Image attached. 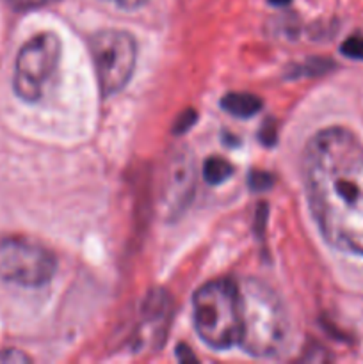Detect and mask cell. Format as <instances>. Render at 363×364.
Here are the masks:
<instances>
[{
	"mask_svg": "<svg viewBox=\"0 0 363 364\" xmlns=\"http://www.w3.org/2000/svg\"><path fill=\"white\" fill-rule=\"evenodd\" d=\"M310 212L324 240L363 258V148L352 132L331 127L302 155Z\"/></svg>",
	"mask_w": 363,
	"mask_h": 364,
	"instance_id": "cell-1",
	"label": "cell"
},
{
	"mask_svg": "<svg viewBox=\"0 0 363 364\" xmlns=\"http://www.w3.org/2000/svg\"><path fill=\"white\" fill-rule=\"evenodd\" d=\"M242 333L238 347L253 358H276L290 334L287 311L280 297L258 279L238 283Z\"/></svg>",
	"mask_w": 363,
	"mask_h": 364,
	"instance_id": "cell-2",
	"label": "cell"
},
{
	"mask_svg": "<svg viewBox=\"0 0 363 364\" xmlns=\"http://www.w3.org/2000/svg\"><path fill=\"white\" fill-rule=\"evenodd\" d=\"M194 327L209 347L224 350L238 345L242 333L238 283L216 279L203 284L192 299Z\"/></svg>",
	"mask_w": 363,
	"mask_h": 364,
	"instance_id": "cell-3",
	"label": "cell"
},
{
	"mask_svg": "<svg viewBox=\"0 0 363 364\" xmlns=\"http://www.w3.org/2000/svg\"><path fill=\"white\" fill-rule=\"evenodd\" d=\"M60 60V41L53 32H41L20 48L13 87L18 98L34 103L43 98Z\"/></svg>",
	"mask_w": 363,
	"mask_h": 364,
	"instance_id": "cell-4",
	"label": "cell"
},
{
	"mask_svg": "<svg viewBox=\"0 0 363 364\" xmlns=\"http://www.w3.org/2000/svg\"><path fill=\"white\" fill-rule=\"evenodd\" d=\"M96 77L103 96L120 92L130 80L137 60V45L132 34L116 28L96 32L89 41Z\"/></svg>",
	"mask_w": 363,
	"mask_h": 364,
	"instance_id": "cell-5",
	"label": "cell"
},
{
	"mask_svg": "<svg viewBox=\"0 0 363 364\" xmlns=\"http://www.w3.org/2000/svg\"><path fill=\"white\" fill-rule=\"evenodd\" d=\"M57 269V259L41 244L23 237L0 238V279L27 288L48 283Z\"/></svg>",
	"mask_w": 363,
	"mask_h": 364,
	"instance_id": "cell-6",
	"label": "cell"
},
{
	"mask_svg": "<svg viewBox=\"0 0 363 364\" xmlns=\"http://www.w3.org/2000/svg\"><path fill=\"white\" fill-rule=\"evenodd\" d=\"M192 185H194V167H192L191 159L185 153H180L169 164L166 188H164V206L167 212L178 213L184 210V206L191 199Z\"/></svg>",
	"mask_w": 363,
	"mask_h": 364,
	"instance_id": "cell-7",
	"label": "cell"
},
{
	"mask_svg": "<svg viewBox=\"0 0 363 364\" xmlns=\"http://www.w3.org/2000/svg\"><path fill=\"white\" fill-rule=\"evenodd\" d=\"M263 102L251 92H228L221 100V107L235 117H251L260 112Z\"/></svg>",
	"mask_w": 363,
	"mask_h": 364,
	"instance_id": "cell-8",
	"label": "cell"
},
{
	"mask_svg": "<svg viewBox=\"0 0 363 364\" xmlns=\"http://www.w3.org/2000/svg\"><path fill=\"white\" fill-rule=\"evenodd\" d=\"M233 174V166H231L228 160L221 159V156H212L205 162L203 166V178L206 180V183L210 185H219L223 181H226L228 178Z\"/></svg>",
	"mask_w": 363,
	"mask_h": 364,
	"instance_id": "cell-9",
	"label": "cell"
},
{
	"mask_svg": "<svg viewBox=\"0 0 363 364\" xmlns=\"http://www.w3.org/2000/svg\"><path fill=\"white\" fill-rule=\"evenodd\" d=\"M342 53L349 59H356V60H363V38L359 36H352V38L345 39L340 46Z\"/></svg>",
	"mask_w": 363,
	"mask_h": 364,
	"instance_id": "cell-10",
	"label": "cell"
},
{
	"mask_svg": "<svg viewBox=\"0 0 363 364\" xmlns=\"http://www.w3.org/2000/svg\"><path fill=\"white\" fill-rule=\"evenodd\" d=\"M52 2H56V0H9L11 7L14 11H20V13L39 9V7H45Z\"/></svg>",
	"mask_w": 363,
	"mask_h": 364,
	"instance_id": "cell-11",
	"label": "cell"
},
{
	"mask_svg": "<svg viewBox=\"0 0 363 364\" xmlns=\"http://www.w3.org/2000/svg\"><path fill=\"white\" fill-rule=\"evenodd\" d=\"M270 185H273V178L267 173L255 171V173L249 174V187H251L253 191H267Z\"/></svg>",
	"mask_w": 363,
	"mask_h": 364,
	"instance_id": "cell-12",
	"label": "cell"
},
{
	"mask_svg": "<svg viewBox=\"0 0 363 364\" xmlns=\"http://www.w3.org/2000/svg\"><path fill=\"white\" fill-rule=\"evenodd\" d=\"M196 117L198 116H196V112L192 109H187L184 114H180V117L174 123V134H184V132H187L194 124Z\"/></svg>",
	"mask_w": 363,
	"mask_h": 364,
	"instance_id": "cell-13",
	"label": "cell"
},
{
	"mask_svg": "<svg viewBox=\"0 0 363 364\" xmlns=\"http://www.w3.org/2000/svg\"><path fill=\"white\" fill-rule=\"evenodd\" d=\"M0 363H31V358L21 350H16V348H7V350L0 352Z\"/></svg>",
	"mask_w": 363,
	"mask_h": 364,
	"instance_id": "cell-14",
	"label": "cell"
},
{
	"mask_svg": "<svg viewBox=\"0 0 363 364\" xmlns=\"http://www.w3.org/2000/svg\"><path fill=\"white\" fill-rule=\"evenodd\" d=\"M276 124H274V121H265L262 127V130H260V141L263 142V144L270 146L276 142Z\"/></svg>",
	"mask_w": 363,
	"mask_h": 364,
	"instance_id": "cell-15",
	"label": "cell"
},
{
	"mask_svg": "<svg viewBox=\"0 0 363 364\" xmlns=\"http://www.w3.org/2000/svg\"><path fill=\"white\" fill-rule=\"evenodd\" d=\"M105 2L114 4V6L120 7V9L132 11V9H139L141 6H144L148 0H105Z\"/></svg>",
	"mask_w": 363,
	"mask_h": 364,
	"instance_id": "cell-16",
	"label": "cell"
},
{
	"mask_svg": "<svg viewBox=\"0 0 363 364\" xmlns=\"http://www.w3.org/2000/svg\"><path fill=\"white\" fill-rule=\"evenodd\" d=\"M177 354H178V358L182 359V361H187V359H189V361H196V358H194V355L191 354V352H189V348H187V347H184V348L178 347V352H177Z\"/></svg>",
	"mask_w": 363,
	"mask_h": 364,
	"instance_id": "cell-17",
	"label": "cell"
},
{
	"mask_svg": "<svg viewBox=\"0 0 363 364\" xmlns=\"http://www.w3.org/2000/svg\"><path fill=\"white\" fill-rule=\"evenodd\" d=\"M292 0H269V4H273V6L276 7H283V6H288Z\"/></svg>",
	"mask_w": 363,
	"mask_h": 364,
	"instance_id": "cell-18",
	"label": "cell"
}]
</instances>
